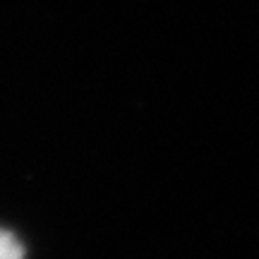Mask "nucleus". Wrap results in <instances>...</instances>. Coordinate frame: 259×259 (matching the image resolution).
<instances>
[{
  "label": "nucleus",
  "instance_id": "obj_1",
  "mask_svg": "<svg viewBox=\"0 0 259 259\" xmlns=\"http://www.w3.org/2000/svg\"><path fill=\"white\" fill-rule=\"evenodd\" d=\"M0 259H22V245L8 231H0Z\"/></svg>",
  "mask_w": 259,
  "mask_h": 259
}]
</instances>
